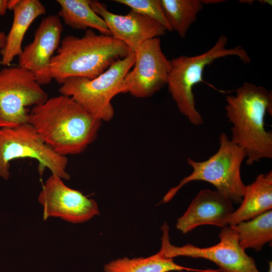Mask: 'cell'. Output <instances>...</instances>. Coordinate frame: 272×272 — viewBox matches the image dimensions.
<instances>
[{"mask_svg": "<svg viewBox=\"0 0 272 272\" xmlns=\"http://www.w3.org/2000/svg\"><path fill=\"white\" fill-rule=\"evenodd\" d=\"M28 122L54 152L66 157L84 152L96 140L102 121L60 94L32 107Z\"/></svg>", "mask_w": 272, "mask_h": 272, "instance_id": "obj_1", "label": "cell"}, {"mask_svg": "<svg viewBox=\"0 0 272 272\" xmlns=\"http://www.w3.org/2000/svg\"><path fill=\"white\" fill-rule=\"evenodd\" d=\"M226 97V116L232 123L231 141L242 148L248 165L272 158V133L264 127L266 112L271 115L272 95L262 86L245 82Z\"/></svg>", "mask_w": 272, "mask_h": 272, "instance_id": "obj_2", "label": "cell"}, {"mask_svg": "<svg viewBox=\"0 0 272 272\" xmlns=\"http://www.w3.org/2000/svg\"><path fill=\"white\" fill-rule=\"evenodd\" d=\"M131 52L122 41L90 29L81 37L69 35L61 41L49 65L47 76L61 85L67 79H95Z\"/></svg>", "mask_w": 272, "mask_h": 272, "instance_id": "obj_3", "label": "cell"}, {"mask_svg": "<svg viewBox=\"0 0 272 272\" xmlns=\"http://www.w3.org/2000/svg\"><path fill=\"white\" fill-rule=\"evenodd\" d=\"M228 38L221 35L215 45L206 52L193 56L181 55L170 60L168 75V91L176 104L179 111L195 125L203 123L201 114L195 107L193 86L203 82L202 74L205 67L221 57L234 55L244 63H249L250 58L247 51L240 46L227 48Z\"/></svg>", "mask_w": 272, "mask_h": 272, "instance_id": "obj_4", "label": "cell"}, {"mask_svg": "<svg viewBox=\"0 0 272 272\" xmlns=\"http://www.w3.org/2000/svg\"><path fill=\"white\" fill-rule=\"evenodd\" d=\"M219 145L217 152L205 161L187 158L192 173L169 189L163 198V203L170 201L183 186L193 181L209 182L233 203H241L246 185L242 181L240 169L245 153L224 132L219 136Z\"/></svg>", "mask_w": 272, "mask_h": 272, "instance_id": "obj_5", "label": "cell"}, {"mask_svg": "<svg viewBox=\"0 0 272 272\" xmlns=\"http://www.w3.org/2000/svg\"><path fill=\"white\" fill-rule=\"evenodd\" d=\"M134 62L135 53L130 52L95 79H67L61 85L59 92L72 98L86 111L101 121H109L114 115L111 100L116 95L122 93V81Z\"/></svg>", "mask_w": 272, "mask_h": 272, "instance_id": "obj_6", "label": "cell"}, {"mask_svg": "<svg viewBox=\"0 0 272 272\" xmlns=\"http://www.w3.org/2000/svg\"><path fill=\"white\" fill-rule=\"evenodd\" d=\"M32 158L38 162L41 175L45 168L52 175L69 180L66 169L67 157L54 152L29 122L0 128V177L7 180L10 177V163L20 158Z\"/></svg>", "mask_w": 272, "mask_h": 272, "instance_id": "obj_7", "label": "cell"}, {"mask_svg": "<svg viewBox=\"0 0 272 272\" xmlns=\"http://www.w3.org/2000/svg\"><path fill=\"white\" fill-rule=\"evenodd\" d=\"M34 75L19 66L0 70V128L28 122L33 107L48 98Z\"/></svg>", "mask_w": 272, "mask_h": 272, "instance_id": "obj_8", "label": "cell"}, {"mask_svg": "<svg viewBox=\"0 0 272 272\" xmlns=\"http://www.w3.org/2000/svg\"><path fill=\"white\" fill-rule=\"evenodd\" d=\"M161 230L159 252L166 257L181 256L206 259L215 263L222 272H260L254 259L240 246L237 231L229 226L222 228L220 242L208 247H199L190 243L176 246L170 242L169 227L166 223Z\"/></svg>", "mask_w": 272, "mask_h": 272, "instance_id": "obj_9", "label": "cell"}, {"mask_svg": "<svg viewBox=\"0 0 272 272\" xmlns=\"http://www.w3.org/2000/svg\"><path fill=\"white\" fill-rule=\"evenodd\" d=\"M134 53L133 69L122 81V93L139 98L151 97L167 85L170 60L162 51L159 37L145 41Z\"/></svg>", "mask_w": 272, "mask_h": 272, "instance_id": "obj_10", "label": "cell"}, {"mask_svg": "<svg viewBox=\"0 0 272 272\" xmlns=\"http://www.w3.org/2000/svg\"><path fill=\"white\" fill-rule=\"evenodd\" d=\"M38 200L43 209L44 220L58 217L72 223H81L100 214L95 200L69 187L62 179L52 174L42 186Z\"/></svg>", "mask_w": 272, "mask_h": 272, "instance_id": "obj_11", "label": "cell"}, {"mask_svg": "<svg viewBox=\"0 0 272 272\" xmlns=\"http://www.w3.org/2000/svg\"><path fill=\"white\" fill-rule=\"evenodd\" d=\"M63 26L58 15L44 17L34 33L32 41L18 56V65L31 72L41 85L51 81L47 72L52 57L61 42Z\"/></svg>", "mask_w": 272, "mask_h": 272, "instance_id": "obj_12", "label": "cell"}, {"mask_svg": "<svg viewBox=\"0 0 272 272\" xmlns=\"http://www.w3.org/2000/svg\"><path fill=\"white\" fill-rule=\"evenodd\" d=\"M93 11L106 24L111 35L123 42L134 52L145 41L166 34L167 30L157 21L131 11L126 15L110 12L105 4L90 0Z\"/></svg>", "mask_w": 272, "mask_h": 272, "instance_id": "obj_13", "label": "cell"}, {"mask_svg": "<svg viewBox=\"0 0 272 272\" xmlns=\"http://www.w3.org/2000/svg\"><path fill=\"white\" fill-rule=\"evenodd\" d=\"M232 200L217 190H201L192 200L183 215L177 219L176 228L186 234L204 225L221 228L234 211Z\"/></svg>", "mask_w": 272, "mask_h": 272, "instance_id": "obj_14", "label": "cell"}, {"mask_svg": "<svg viewBox=\"0 0 272 272\" xmlns=\"http://www.w3.org/2000/svg\"><path fill=\"white\" fill-rule=\"evenodd\" d=\"M8 9L13 11L14 17L5 45L1 50V62L6 66L21 54L24 36L33 22L46 13L45 6L39 0L8 1Z\"/></svg>", "mask_w": 272, "mask_h": 272, "instance_id": "obj_15", "label": "cell"}, {"mask_svg": "<svg viewBox=\"0 0 272 272\" xmlns=\"http://www.w3.org/2000/svg\"><path fill=\"white\" fill-rule=\"evenodd\" d=\"M228 218L227 226L250 220L272 209V172L258 175L246 185L242 201Z\"/></svg>", "mask_w": 272, "mask_h": 272, "instance_id": "obj_16", "label": "cell"}, {"mask_svg": "<svg viewBox=\"0 0 272 272\" xmlns=\"http://www.w3.org/2000/svg\"><path fill=\"white\" fill-rule=\"evenodd\" d=\"M56 2L60 6L58 15L65 24L78 30L94 29L100 34L111 36L104 21L91 7L90 0H56Z\"/></svg>", "mask_w": 272, "mask_h": 272, "instance_id": "obj_17", "label": "cell"}, {"mask_svg": "<svg viewBox=\"0 0 272 272\" xmlns=\"http://www.w3.org/2000/svg\"><path fill=\"white\" fill-rule=\"evenodd\" d=\"M204 270L179 265L174 262L173 258L166 257L159 251L147 257L119 258L104 266V272H169L183 270L202 272Z\"/></svg>", "mask_w": 272, "mask_h": 272, "instance_id": "obj_18", "label": "cell"}, {"mask_svg": "<svg viewBox=\"0 0 272 272\" xmlns=\"http://www.w3.org/2000/svg\"><path fill=\"white\" fill-rule=\"evenodd\" d=\"M230 227L237 231L239 244L244 250L253 248L259 251L272 241V210Z\"/></svg>", "mask_w": 272, "mask_h": 272, "instance_id": "obj_19", "label": "cell"}, {"mask_svg": "<svg viewBox=\"0 0 272 272\" xmlns=\"http://www.w3.org/2000/svg\"><path fill=\"white\" fill-rule=\"evenodd\" d=\"M165 18L172 30L184 39L197 19L203 4L201 0H160Z\"/></svg>", "mask_w": 272, "mask_h": 272, "instance_id": "obj_20", "label": "cell"}, {"mask_svg": "<svg viewBox=\"0 0 272 272\" xmlns=\"http://www.w3.org/2000/svg\"><path fill=\"white\" fill-rule=\"evenodd\" d=\"M129 7L130 11L150 18L163 25L167 31H172L164 15L160 0H114Z\"/></svg>", "mask_w": 272, "mask_h": 272, "instance_id": "obj_21", "label": "cell"}, {"mask_svg": "<svg viewBox=\"0 0 272 272\" xmlns=\"http://www.w3.org/2000/svg\"><path fill=\"white\" fill-rule=\"evenodd\" d=\"M7 0H0V16L4 15L8 9Z\"/></svg>", "mask_w": 272, "mask_h": 272, "instance_id": "obj_22", "label": "cell"}, {"mask_svg": "<svg viewBox=\"0 0 272 272\" xmlns=\"http://www.w3.org/2000/svg\"><path fill=\"white\" fill-rule=\"evenodd\" d=\"M6 35L4 32H0V50L2 49L6 42Z\"/></svg>", "mask_w": 272, "mask_h": 272, "instance_id": "obj_23", "label": "cell"}, {"mask_svg": "<svg viewBox=\"0 0 272 272\" xmlns=\"http://www.w3.org/2000/svg\"><path fill=\"white\" fill-rule=\"evenodd\" d=\"M201 2L203 4H216L218 3H221L224 2V1H219V0H201Z\"/></svg>", "mask_w": 272, "mask_h": 272, "instance_id": "obj_24", "label": "cell"}, {"mask_svg": "<svg viewBox=\"0 0 272 272\" xmlns=\"http://www.w3.org/2000/svg\"><path fill=\"white\" fill-rule=\"evenodd\" d=\"M202 272H221V271L219 269H205Z\"/></svg>", "mask_w": 272, "mask_h": 272, "instance_id": "obj_25", "label": "cell"}, {"mask_svg": "<svg viewBox=\"0 0 272 272\" xmlns=\"http://www.w3.org/2000/svg\"><path fill=\"white\" fill-rule=\"evenodd\" d=\"M267 272H272V261H268V269Z\"/></svg>", "mask_w": 272, "mask_h": 272, "instance_id": "obj_26", "label": "cell"}]
</instances>
